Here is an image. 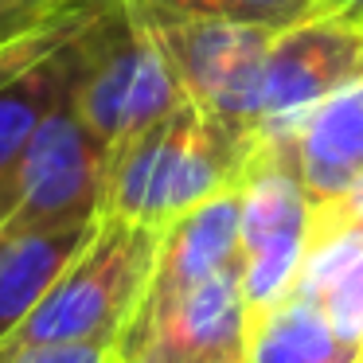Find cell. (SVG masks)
I'll return each instance as SVG.
<instances>
[{
    "label": "cell",
    "mask_w": 363,
    "mask_h": 363,
    "mask_svg": "<svg viewBox=\"0 0 363 363\" xmlns=\"http://www.w3.org/2000/svg\"><path fill=\"white\" fill-rule=\"evenodd\" d=\"M246 363H363V344L340 336L320 308L289 293L246 316Z\"/></svg>",
    "instance_id": "5bb4252c"
},
{
    "label": "cell",
    "mask_w": 363,
    "mask_h": 363,
    "mask_svg": "<svg viewBox=\"0 0 363 363\" xmlns=\"http://www.w3.org/2000/svg\"><path fill=\"white\" fill-rule=\"evenodd\" d=\"M242 262V188L191 207L160 230L145 297H172Z\"/></svg>",
    "instance_id": "8fae6325"
},
{
    "label": "cell",
    "mask_w": 363,
    "mask_h": 363,
    "mask_svg": "<svg viewBox=\"0 0 363 363\" xmlns=\"http://www.w3.org/2000/svg\"><path fill=\"white\" fill-rule=\"evenodd\" d=\"M266 145L285 157L313 203L344 196L363 180V79L332 90Z\"/></svg>",
    "instance_id": "30bf717a"
},
{
    "label": "cell",
    "mask_w": 363,
    "mask_h": 363,
    "mask_svg": "<svg viewBox=\"0 0 363 363\" xmlns=\"http://www.w3.org/2000/svg\"><path fill=\"white\" fill-rule=\"evenodd\" d=\"M160 230L102 215L48 297L0 344V359L40 344H118L157 266Z\"/></svg>",
    "instance_id": "7a4b0ae2"
},
{
    "label": "cell",
    "mask_w": 363,
    "mask_h": 363,
    "mask_svg": "<svg viewBox=\"0 0 363 363\" xmlns=\"http://www.w3.org/2000/svg\"><path fill=\"white\" fill-rule=\"evenodd\" d=\"M293 293L320 308L340 336L363 344V230L313 207L308 250Z\"/></svg>",
    "instance_id": "7c38bea8"
},
{
    "label": "cell",
    "mask_w": 363,
    "mask_h": 363,
    "mask_svg": "<svg viewBox=\"0 0 363 363\" xmlns=\"http://www.w3.org/2000/svg\"><path fill=\"white\" fill-rule=\"evenodd\" d=\"M82 4H90V0H51V9H59V12H74Z\"/></svg>",
    "instance_id": "7402d4cb"
},
{
    "label": "cell",
    "mask_w": 363,
    "mask_h": 363,
    "mask_svg": "<svg viewBox=\"0 0 363 363\" xmlns=\"http://www.w3.org/2000/svg\"><path fill=\"white\" fill-rule=\"evenodd\" d=\"M98 4L102 0H90L59 16L28 43V51L12 63L9 74H0V184L12 176L43 118L74 90L82 63V28Z\"/></svg>",
    "instance_id": "9c48e42d"
},
{
    "label": "cell",
    "mask_w": 363,
    "mask_h": 363,
    "mask_svg": "<svg viewBox=\"0 0 363 363\" xmlns=\"http://www.w3.org/2000/svg\"><path fill=\"white\" fill-rule=\"evenodd\" d=\"M12 215V191H9V180L0 184V235H4V223Z\"/></svg>",
    "instance_id": "44dd1931"
},
{
    "label": "cell",
    "mask_w": 363,
    "mask_h": 363,
    "mask_svg": "<svg viewBox=\"0 0 363 363\" xmlns=\"http://www.w3.org/2000/svg\"><path fill=\"white\" fill-rule=\"evenodd\" d=\"M98 219L0 235V344L28 320V313L48 297V289L63 277V269L79 258V250L98 230Z\"/></svg>",
    "instance_id": "4fadbf2b"
},
{
    "label": "cell",
    "mask_w": 363,
    "mask_h": 363,
    "mask_svg": "<svg viewBox=\"0 0 363 363\" xmlns=\"http://www.w3.org/2000/svg\"><path fill=\"white\" fill-rule=\"evenodd\" d=\"M141 16V12H137ZM152 40L160 43L184 98L230 125L235 133H250V98L258 82V67L269 51L277 28L238 24L215 16H141ZM258 141V137H254Z\"/></svg>",
    "instance_id": "8992f818"
},
{
    "label": "cell",
    "mask_w": 363,
    "mask_h": 363,
    "mask_svg": "<svg viewBox=\"0 0 363 363\" xmlns=\"http://www.w3.org/2000/svg\"><path fill=\"white\" fill-rule=\"evenodd\" d=\"M363 79V20L324 9L269 40L250 98V133L258 141L289 129L305 110L347 82Z\"/></svg>",
    "instance_id": "5b68a950"
},
{
    "label": "cell",
    "mask_w": 363,
    "mask_h": 363,
    "mask_svg": "<svg viewBox=\"0 0 363 363\" xmlns=\"http://www.w3.org/2000/svg\"><path fill=\"white\" fill-rule=\"evenodd\" d=\"M324 9H336V12H347V16L363 20V0H324Z\"/></svg>",
    "instance_id": "ffe728a7"
},
{
    "label": "cell",
    "mask_w": 363,
    "mask_h": 363,
    "mask_svg": "<svg viewBox=\"0 0 363 363\" xmlns=\"http://www.w3.org/2000/svg\"><path fill=\"white\" fill-rule=\"evenodd\" d=\"M121 363H211L246 359L242 262L172 297H141L118 336Z\"/></svg>",
    "instance_id": "52a82bcc"
},
{
    "label": "cell",
    "mask_w": 363,
    "mask_h": 363,
    "mask_svg": "<svg viewBox=\"0 0 363 363\" xmlns=\"http://www.w3.org/2000/svg\"><path fill=\"white\" fill-rule=\"evenodd\" d=\"M32 40H35V35H32ZM32 40L12 43V48H0V74H9V71H12V63H16L20 55H24V51H28V43H32Z\"/></svg>",
    "instance_id": "d6986e66"
},
{
    "label": "cell",
    "mask_w": 363,
    "mask_h": 363,
    "mask_svg": "<svg viewBox=\"0 0 363 363\" xmlns=\"http://www.w3.org/2000/svg\"><path fill=\"white\" fill-rule=\"evenodd\" d=\"M125 4L141 16H215L277 32L324 12V0H125Z\"/></svg>",
    "instance_id": "9a60e30c"
},
{
    "label": "cell",
    "mask_w": 363,
    "mask_h": 363,
    "mask_svg": "<svg viewBox=\"0 0 363 363\" xmlns=\"http://www.w3.org/2000/svg\"><path fill=\"white\" fill-rule=\"evenodd\" d=\"M59 16H67V12L51 9V0H0V48L32 40Z\"/></svg>",
    "instance_id": "2e32d148"
},
{
    "label": "cell",
    "mask_w": 363,
    "mask_h": 363,
    "mask_svg": "<svg viewBox=\"0 0 363 363\" xmlns=\"http://www.w3.org/2000/svg\"><path fill=\"white\" fill-rule=\"evenodd\" d=\"M258 145L196 102H180L172 113L110 149L102 215L164 230L191 207L242 188Z\"/></svg>",
    "instance_id": "6da1fadb"
},
{
    "label": "cell",
    "mask_w": 363,
    "mask_h": 363,
    "mask_svg": "<svg viewBox=\"0 0 363 363\" xmlns=\"http://www.w3.org/2000/svg\"><path fill=\"white\" fill-rule=\"evenodd\" d=\"M71 102L82 125L106 149H118L188 98L145 20L125 0H102L82 28Z\"/></svg>",
    "instance_id": "3957f363"
},
{
    "label": "cell",
    "mask_w": 363,
    "mask_h": 363,
    "mask_svg": "<svg viewBox=\"0 0 363 363\" xmlns=\"http://www.w3.org/2000/svg\"><path fill=\"white\" fill-rule=\"evenodd\" d=\"M316 211H324L328 219L336 223H347V227H359L363 230V180H355L344 196L328 199V203H313Z\"/></svg>",
    "instance_id": "ac0fdd59"
},
{
    "label": "cell",
    "mask_w": 363,
    "mask_h": 363,
    "mask_svg": "<svg viewBox=\"0 0 363 363\" xmlns=\"http://www.w3.org/2000/svg\"><path fill=\"white\" fill-rule=\"evenodd\" d=\"M211 363H246L242 355H227V359H211Z\"/></svg>",
    "instance_id": "603a6c76"
},
{
    "label": "cell",
    "mask_w": 363,
    "mask_h": 363,
    "mask_svg": "<svg viewBox=\"0 0 363 363\" xmlns=\"http://www.w3.org/2000/svg\"><path fill=\"white\" fill-rule=\"evenodd\" d=\"M313 230V199L274 145L262 141L242 180V289L246 316L293 293Z\"/></svg>",
    "instance_id": "ba28073f"
},
{
    "label": "cell",
    "mask_w": 363,
    "mask_h": 363,
    "mask_svg": "<svg viewBox=\"0 0 363 363\" xmlns=\"http://www.w3.org/2000/svg\"><path fill=\"white\" fill-rule=\"evenodd\" d=\"M110 149L82 125L71 94L43 118L9 176L12 215L4 235L86 223L102 215Z\"/></svg>",
    "instance_id": "277c9868"
},
{
    "label": "cell",
    "mask_w": 363,
    "mask_h": 363,
    "mask_svg": "<svg viewBox=\"0 0 363 363\" xmlns=\"http://www.w3.org/2000/svg\"><path fill=\"white\" fill-rule=\"evenodd\" d=\"M0 363H121L113 344H40L20 347Z\"/></svg>",
    "instance_id": "e0dca14e"
}]
</instances>
